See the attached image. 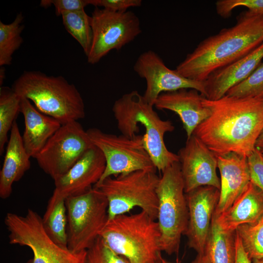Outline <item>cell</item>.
<instances>
[{"label": "cell", "mask_w": 263, "mask_h": 263, "mask_svg": "<svg viewBox=\"0 0 263 263\" xmlns=\"http://www.w3.org/2000/svg\"><path fill=\"white\" fill-rule=\"evenodd\" d=\"M185 192L187 193L202 186L220 189L217 174V157L197 137L192 134L178 152Z\"/></svg>", "instance_id": "obj_14"}, {"label": "cell", "mask_w": 263, "mask_h": 263, "mask_svg": "<svg viewBox=\"0 0 263 263\" xmlns=\"http://www.w3.org/2000/svg\"><path fill=\"white\" fill-rule=\"evenodd\" d=\"M91 4V0H41L40 5L44 8L54 5L56 14L61 16L63 12L84 9Z\"/></svg>", "instance_id": "obj_33"}, {"label": "cell", "mask_w": 263, "mask_h": 263, "mask_svg": "<svg viewBox=\"0 0 263 263\" xmlns=\"http://www.w3.org/2000/svg\"><path fill=\"white\" fill-rule=\"evenodd\" d=\"M20 113V97L8 87L0 88V154L8 142V133Z\"/></svg>", "instance_id": "obj_25"}, {"label": "cell", "mask_w": 263, "mask_h": 263, "mask_svg": "<svg viewBox=\"0 0 263 263\" xmlns=\"http://www.w3.org/2000/svg\"><path fill=\"white\" fill-rule=\"evenodd\" d=\"M251 263H263V258L252 259Z\"/></svg>", "instance_id": "obj_38"}, {"label": "cell", "mask_w": 263, "mask_h": 263, "mask_svg": "<svg viewBox=\"0 0 263 263\" xmlns=\"http://www.w3.org/2000/svg\"><path fill=\"white\" fill-rule=\"evenodd\" d=\"M188 222L186 235L189 247L203 254L208 239L212 218L220 190L212 186H202L186 193Z\"/></svg>", "instance_id": "obj_16"}, {"label": "cell", "mask_w": 263, "mask_h": 263, "mask_svg": "<svg viewBox=\"0 0 263 263\" xmlns=\"http://www.w3.org/2000/svg\"><path fill=\"white\" fill-rule=\"evenodd\" d=\"M94 146L77 121L61 125L35 159L54 181L64 175L84 153Z\"/></svg>", "instance_id": "obj_12"}, {"label": "cell", "mask_w": 263, "mask_h": 263, "mask_svg": "<svg viewBox=\"0 0 263 263\" xmlns=\"http://www.w3.org/2000/svg\"><path fill=\"white\" fill-rule=\"evenodd\" d=\"M159 180L155 172L138 170L108 177L94 187L100 189L108 200V220L138 207L156 220Z\"/></svg>", "instance_id": "obj_7"}, {"label": "cell", "mask_w": 263, "mask_h": 263, "mask_svg": "<svg viewBox=\"0 0 263 263\" xmlns=\"http://www.w3.org/2000/svg\"><path fill=\"white\" fill-rule=\"evenodd\" d=\"M241 6L254 14L263 15V0H220L216 2L217 14L224 18L229 17L234 9Z\"/></svg>", "instance_id": "obj_31"}, {"label": "cell", "mask_w": 263, "mask_h": 263, "mask_svg": "<svg viewBox=\"0 0 263 263\" xmlns=\"http://www.w3.org/2000/svg\"><path fill=\"white\" fill-rule=\"evenodd\" d=\"M226 95L241 98H263V63L244 80L230 89Z\"/></svg>", "instance_id": "obj_29"}, {"label": "cell", "mask_w": 263, "mask_h": 263, "mask_svg": "<svg viewBox=\"0 0 263 263\" xmlns=\"http://www.w3.org/2000/svg\"><path fill=\"white\" fill-rule=\"evenodd\" d=\"M236 235L221 228L213 215L205 249L211 263H236Z\"/></svg>", "instance_id": "obj_23"}, {"label": "cell", "mask_w": 263, "mask_h": 263, "mask_svg": "<svg viewBox=\"0 0 263 263\" xmlns=\"http://www.w3.org/2000/svg\"><path fill=\"white\" fill-rule=\"evenodd\" d=\"M162 173L157 188V222L162 251L171 255L178 253L181 236L186 232L188 209L180 162L173 163Z\"/></svg>", "instance_id": "obj_6"}, {"label": "cell", "mask_w": 263, "mask_h": 263, "mask_svg": "<svg viewBox=\"0 0 263 263\" xmlns=\"http://www.w3.org/2000/svg\"><path fill=\"white\" fill-rule=\"evenodd\" d=\"M151 105L137 91L125 94L114 103L112 110L117 128L129 137L136 135L139 125L145 128L144 145L156 169L163 172L173 163L179 162L178 154L169 151L164 142V135L174 130L169 120L160 118Z\"/></svg>", "instance_id": "obj_3"}, {"label": "cell", "mask_w": 263, "mask_h": 263, "mask_svg": "<svg viewBox=\"0 0 263 263\" xmlns=\"http://www.w3.org/2000/svg\"><path fill=\"white\" fill-rule=\"evenodd\" d=\"M249 258H263V216L255 223L244 224L236 229Z\"/></svg>", "instance_id": "obj_28"}, {"label": "cell", "mask_w": 263, "mask_h": 263, "mask_svg": "<svg viewBox=\"0 0 263 263\" xmlns=\"http://www.w3.org/2000/svg\"><path fill=\"white\" fill-rule=\"evenodd\" d=\"M214 215L225 231H235L242 225L255 223L263 216V192L250 182L231 207L218 216Z\"/></svg>", "instance_id": "obj_21"}, {"label": "cell", "mask_w": 263, "mask_h": 263, "mask_svg": "<svg viewBox=\"0 0 263 263\" xmlns=\"http://www.w3.org/2000/svg\"><path fill=\"white\" fill-rule=\"evenodd\" d=\"M217 157L221 187L214 214L218 216L231 207L250 180L247 157L234 152Z\"/></svg>", "instance_id": "obj_17"}, {"label": "cell", "mask_w": 263, "mask_h": 263, "mask_svg": "<svg viewBox=\"0 0 263 263\" xmlns=\"http://www.w3.org/2000/svg\"><path fill=\"white\" fill-rule=\"evenodd\" d=\"M202 102L211 113L193 134L217 156L234 152L247 157L263 130V98L225 95Z\"/></svg>", "instance_id": "obj_1"}, {"label": "cell", "mask_w": 263, "mask_h": 263, "mask_svg": "<svg viewBox=\"0 0 263 263\" xmlns=\"http://www.w3.org/2000/svg\"><path fill=\"white\" fill-rule=\"evenodd\" d=\"M67 217V247L77 252L94 244L108 221V200L93 187L80 195L65 199Z\"/></svg>", "instance_id": "obj_9"}, {"label": "cell", "mask_w": 263, "mask_h": 263, "mask_svg": "<svg viewBox=\"0 0 263 263\" xmlns=\"http://www.w3.org/2000/svg\"><path fill=\"white\" fill-rule=\"evenodd\" d=\"M30 157L27 153L17 121L10 131L4 159L0 171V197L9 198L13 184L19 181L31 167Z\"/></svg>", "instance_id": "obj_22"}, {"label": "cell", "mask_w": 263, "mask_h": 263, "mask_svg": "<svg viewBox=\"0 0 263 263\" xmlns=\"http://www.w3.org/2000/svg\"><path fill=\"white\" fill-rule=\"evenodd\" d=\"M22 13L17 14L15 19L9 24L0 21V65L11 64L12 55L23 42L21 34L24 25L22 23Z\"/></svg>", "instance_id": "obj_26"}, {"label": "cell", "mask_w": 263, "mask_h": 263, "mask_svg": "<svg viewBox=\"0 0 263 263\" xmlns=\"http://www.w3.org/2000/svg\"><path fill=\"white\" fill-rule=\"evenodd\" d=\"M20 97L31 101L41 113L62 125L85 116V105L76 87L64 77L39 71L24 72L11 87Z\"/></svg>", "instance_id": "obj_4"}, {"label": "cell", "mask_w": 263, "mask_h": 263, "mask_svg": "<svg viewBox=\"0 0 263 263\" xmlns=\"http://www.w3.org/2000/svg\"><path fill=\"white\" fill-rule=\"evenodd\" d=\"M263 42V15L249 11L236 23L208 37L188 54L176 70L188 79L204 82L212 73L247 55Z\"/></svg>", "instance_id": "obj_2"}, {"label": "cell", "mask_w": 263, "mask_h": 263, "mask_svg": "<svg viewBox=\"0 0 263 263\" xmlns=\"http://www.w3.org/2000/svg\"><path fill=\"white\" fill-rule=\"evenodd\" d=\"M86 131L93 145L103 153L106 162L105 171L95 185L112 176L138 170L155 172L156 168L145 148L143 135L129 137L107 133L96 128Z\"/></svg>", "instance_id": "obj_10"}, {"label": "cell", "mask_w": 263, "mask_h": 263, "mask_svg": "<svg viewBox=\"0 0 263 263\" xmlns=\"http://www.w3.org/2000/svg\"><path fill=\"white\" fill-rule=\"evenodd\" d=\"M61 16L66 30L79 43L87 56L93 39L91 16L84 9L63 12Z\"/></svg>", "instance_id": "obj_27"}, {"label": "cell", "mask_w": 263, "mask_h": 263, "mask_svg": "<svg viewBox=\"0 0 263 263\" xmlns=\"http://www.w3.org/2000/svg\"><path fill=\"white\" fill-rule=\"evenodd\" d=\"M204 97L196 90L181 89L160 94L154 106L159 110L176 113L182 121L188 139L211 113L210 110L203 104Z\"/></svg>", "instance_id": "obj_18"}, {"label": "cell", "mask_w": 263, "mask_h": 263, "mask_svg": "<svg viewBox=\"0 0 263 263\" xmlns=\"http://www.w3.org/2000/svg\"><path fill=\"white\" fill-rule=\"evenodd\" d=\"M191 263H211V262L208 254L205 252L203 254H197Z\"/></svg>", "instance_id": "obj_36"}, {"label": "cell", "mask_w": 263, "mask_h": 263, "mask_svg": "<svg viewBox=\"0 0 263 263\" xmlns=\"http://www.w3.org/2000/svg\"><path fill=\"white\" fill-rule=\"evenodd\" d=\"M141 0H91L90 5L96 7H102L109 10L126 11L130 7H139L142 4Z\"/></svg>", "instance_id": "obj_34"}, {"label": "cell", "mask_w": 263, "mask_h": 263, "mask_svg": "<svg viewBox=\"0 0 263 263\" xmlns=\"http://www.w3.org/2000/svg\"><path fill=\"white\" fill-rule=\"evenodd\" d=\"M93 39L87 56L94 64L113 50H119L141 32L139 18L132 11L115 12L95 7L91 16Z\"/></svg>", "instance_id": "obj_11"}, {"label": "cell", "mask_w": 263, "mask_h": 263, "mask_svg": "<svg viewBox=\"0 0 263 263\" xmlns=\"http://www.w3.org/2000/svg\"><path fill=\"white\" fill-rule=\"evenodd\" d=\"M135 72L146 82L143 95L148 103L154 106L159 95L181 89H194L205 97L204 82L186 78L176 70L169 68L159 56L152 50L142 53L134 66Z\"/></svg>", "instance_id": "obj_13"}, {"label": "cell", "mask_w": 263, "mask_h": 263, "mask_svg": "<svg viewBox=\"0 0 263 263\" xmlns=\"http://www.w3.org/2000/svg\"><path fill=\"white\" fill-rule=\"evenodd\" d=\"M86 263H131L111 249L100 237L87 250Z\"/></svg>", "instance_id": "obj_30"}, {"label": "cell", "mask_w": 263, "mask_h": 263, "mask_svg": "<svg viewBox=\"0 0 263 263\" xmlns=\"http://www.w3.org/2000/svg\"><path fill=\"white\" fill-rule=\"evenodd\" d=\"M42 218L44 229L56 244L67 247V217L65 199H50Z\"/></svg>", "instance_id": "obj_24"}, {"label": "cell", "mask_w": 263, "mask_h": 263, "mask_svg": "<svg viewBox=\"0 0 263 263\" xmlns=\"http://www.w3.org/2000/svg\"><path fill=\"white\" fill-rule=\"evenodd\" d=\"M106 166L105 157L96 146L86 150L64 175L54 180L55 188L50 198L65 199L83 194L96 184Z\"/></svg>", "instance_id": "obj_15"}, {"label": "cell", "mask_w": 263, "mask_h": 263, "mask_svg": "<svg viewBox=\"0 0 263 263\" xmlns=\"http://www.w3.org/2000/svg\"><path fill=\"white\" fill-rule=\"evenodd\" d=\"M4 224L9 231V242L28 247L33 257L26 263H86L87 250L75 252L55 243L47 235L42 218L30 208L19 215L7 213Z\"/></svg>", "instance_id": "obj_8"}, {"label": "cell", "mask_w": 263, "mask_h": 263, "mask_svg": "<svg viewBox=\"0 0 263 263\" xmlns=\"http://www.w3.org/2000/svg\"><path fill=\"white\" fill-rule=\"evenodd\" d=\"M263 59V42L247 55L211 74L204 82L205 97L215 100L225 96L230 89L247 78Z\"/></svg>", "instance_id": "obj_19"}, {"label": "cell", "mask_w": 263, "mask_h": 263, "mask_svg": "<svg viewBox=\"0 0 263 263\" xmlns=\"http://www.w3.org/2000/svg\"></svg>", "instance_id": "obj_39"}, {"label": "cell", "mask_w": 263, "mask_h": 263, "mask_svg": "<svg viewBox=\"0 0 263 263\" xmlns=\"http://www.w3.org/2000/svg\"><path fill=\"white\" fill-rule=\"evenodd\" d=\"M247 158L250 182L263 192V153L256 148Z\"/></svg>", "instance_id": "obj_32"}, {"label": "cell", "mask_w": 263, "mask_h": 263, "mask_svg": "<svg viewBox=\"0 0 263 263\" xmlns=\"http://www.w3.org/2000/svg\"><path fill=\"white\" fill-rule=\"evenodd\" d=\"M99 237L115 253L131 263H164L158 223L146 212L108 220Z\"/></svg>", "instance_id": "obj_5"}, {"label": "cell", "mask_w": 263, "mask_h": 263, "mask_svg": "<svg viewBox=\"0 0 263 263\" xmlns=\"http://www.w3.org/2000/svg\"><path fill=\"white\" fill-rule=\"evenodd\" d=\"M256 148L263 153V130L256 142Z\"/></svg>", "instance_id": "obj_37"}, {"label": "cell", "mask_w": 263, "mask_h": 263, "mask_svg": "<svg viewBox=\"0 0 263 263\" xmlns=\"http://www.w3.org/2000/svg\"><path fill=\"white\" fill-rule=\"evenodd\" d=\"M20 113L24 119L22 136L24 147L29 156L35 158L62 124L38 111L31 101L23 97H20Z\"/></svg>", "instance_id": "obj_20"}, {"label": "cell", "mask_w": 263, "mask_h": 263, "mask_svg": "<svg viewBox=\"0 0 263 263\" xmlns=\"http://www.w3.org/2000/svg\"><path fill=\"white\" fill-rule=\"evenodd\" d=\"M236 263H251V260L244 251L241 241L237 234L236 235Z\"/></svg>", "instance_id": "obj_35"}]
</instances>
